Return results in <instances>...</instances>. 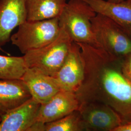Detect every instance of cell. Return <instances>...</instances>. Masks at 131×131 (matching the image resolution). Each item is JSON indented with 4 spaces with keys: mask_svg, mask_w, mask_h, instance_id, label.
<instances>
[{
    "mask_svg": "<svg viewBox=\"0 0 131 131\" xmlns=\"http://www.w3.org/2000/svg\"><path fill=\"white\" fill-rule=\"evenodd\" d=\"M79 111L84 131H114L123 123L113 108L98 102L82 103Z\"/></svg>",
    "mask_w": 131,
    "mask_h": 131,
    "instance_id": "obj_6",
    "label": "cell"
},
{
    "mask_svg": "<svg viewBox=\"0 0 131 131\" xmlns=\"http://www.w3.org/2000/svg\"><path fill=\"white\" fill-rule=\"evenodd\" d=\"M67 3V0H26V20L58 18Z\"/></svg>",
    "mask_w": 131,
    "mask_h": 131,
    "instance_id": "obj_14",
    "label": "cell"
},
{
    "mask_svg": "<svg viewBox=\"0 0 131 131\" xmlns=\"http://www.w3.org/2000/svg\"><path fill=\"white\" fill-rule=\"evenodd\" d=\"M114 131H131V122L123 123L116 128Z\"/></svg>",
    "mask_w": 131,
    "mask_h": 131,
    "instance_id": "obj_18",
    "label": "cell"
},
{
    "mask_svg": "<svg viewBox=\"0 0 131 131\" xmlns=\"http://www.w3.org/2000/svg\"><path fill=\"white\" fill-rule=\"evenodd\" d=\"M1 119H2V118H1V117H0V122L1 121Z\"/></svg>",
    "mask_w": 131,
    "mask_h": 131,
    "instance_id": "obj_20",
    "label": "cell"
},
{
    "mask_svg": "<svg viewBox=\"0 0 131 131\" xmlns=\"http://www.w3.org/2000/svg\"><path fill=\"white\" fill-rule=\"evenodd\" d=\"M31 97L40 104L46 103L61 90L56 79L34 68H26L21 78Z\"/></svg>",
    "mask_w": 131,
    "mask_h": 131,
    "instance_id": "obj_11",
    "label": "cell"
},
{
    "mask_svg": "<svg viewBox=\"0 0 131 131\" xmlns=\"http://www.w3.org/2000/svg\"><path fill=\"white\" fill-rule=\"evenodd\" d=\"M96 14L84 1L69 0L58 18L59 24L73 41L99 48L91 24V19Z\"/></svg>",
    "mask_w": 131,
    "mask_h": 131,
    "instance_id": "obj_2",
    "label": "cell"
},
{
    "mask_svg": "<svg viewBox=\"0 0 131 131\" xmlns=\"http://www.w3.org/2000/svg\"><path fill=\"white\" fill-rule=\"evenodd\" d=\"M40 105L32 97L1 117L0 131H30Z\"/></svg>",
    "mask_w": 131,
    "mask_h": 131,
    "instance_id": "obj_10",
    "label": "cell"
},
{
    "mask_svg": "<svg viewBox=\"0 0 131 131\" xmlns=\"http://www.w3.org/2000/svg\"><path fill=\"white\" fill-rule=\"evenodd\" d=\"M108 1H109V2H111L118 3H121V2H122L125 1L126 0H108ZM130 1H131V0H130Z\"/></svg>",
    "mask_w": 131,
    "mask_h": 131,
    "instance_id": "obj_19",
    "label": "cell"
},
{
    "mask_svg": "<svg viewBox=\"0 0 131 131\" xmlns=\"http://www.w3.org/2000/svg\"><path fill=\"white\" fill-rule=\"evenodd\" d=\"M31 97L21 79H0V117Z\"/></svg>",
    "mask_w": 131,
    "mask_h": 131,
    "instance_id": "obj_13",
    "label": "cell"
},
{
    "mask_svg": "<svg viewBox=\"0 0 131 131\" xmlns=\"http://www.w3.org/2000/svg\"><path fill=\"white\" fill-rule=\"evenodd\" d=\"M122 68L124 73L131 82V54L122 60Z\"/></svg>",
    "mask_w": 131,
    "mask_h": 131,
    "instance_id": "obj_17",
    "label": "cell"
},
{
    "mask_svg": "<svg viewBox=\"0 0 131 131\" xmlns=\"http://www.w3.org/2000/svg\"><path fill=\"white\" fill-rule=\"evenodd\" d=\"M80 102L75 92L61 90L38 109L36 123L45 124L79 110Z\"/></svg>",
    "mask_w": 131,
    "mask_h": 131,
    "instance_id": "obj_8",
    "label": "cell"
},
{
    "mask_svg": "<svg viewBox=\"0 0 131 131\" xmlns=\"http://www.w3.org/2000/svg\"><path fill=\"white\" fill-rule=\"evenodd\" d=\"M73 42L64 29L61 27L58 37L53 41L24 54L25 65L26 68H34L53 77L63 64Z\"/></svg>",
    "mask_w": 131,
    "mask_h": 131,
    "instance_id": "obj_3",
    "label": "cell"
},
{
    "mask_svg": "<svg viewBox=\"0 0 131 131\" xmlns=\"http://www.w3.org/2000/svg\"><path fill=\"white\" fill-rule=\"evenodd\" d=\"M84 131L79 110L44 124L43 131Z\"/></svg>",
    "mask_w": 131,
    "mask_h": 131,
    "instance_id": "obj_16",
    "label": "cell"
},
{
    "mask_svg": "<svg viewBox=\"0 0 131 131\" xmlns=\"http://www.w3.org/2000/svg\"><path fill=\"white\" fill-rule=\"evenodd\" d=\"M87 3L97 14L111 19L131 37V1L113 3L108 0H82Z\"/></svg>",
    "mask_w": 131,
    "mask_h": 131,
    "instance_id": "obj_12",
    "label": "cell"
},
{
    "mask_svg": "<svg viewBox=\"0 0 131 131\" xmlns=\"http://www.w3.org/2000/svg\"><path fill=\"white\" fill-rule=\"evenodd\" d=\"M60 30L58 18L26 20L19 26L17 31L11 36L10 41L24 54L52 42L58 37Z\"/></svg>",
    "mask_w": 131,
    "mask_h": 131,
    "instance_id": "obj_4",
    "label": "cell"
},
{
    "mask_svg": "<svg viewBox=\"0 0 131 131\" xmlns=\"http://www.w3.org/2000/svg\"><path fill=\"white\" fill-rule=\"evenodd\" d=\"M26 0H0V51L8 56L2 47L10 41L14 29L26 21Z\"/></svg>",
    "mask_w": 131,
    "mask_h": 131,
    "instance_id": "obj_9",
    "label": "cell"
},
{
    "mask_svg": "<svg viewBox=\"0 0 131 131\" xmlns=\"http://www.w3.org/2000/svg\"><path fill=\"white\" fill-rule=\"evenodd\" d=\"M92 28L99 47L120 59L131 54V37L116 22L101 14L91 19Z\"/></svg>",
    "mask_w": 131,
    "mask_h": 131,
    "instance_id": "obj_5",
    "label": "cell"
},
{
    "mask_svg": "<svg viewBox=\"0 0 131 131\" xmlns=\"http://www.w3.org/2000/svg\"><path fill=\"white\" fill-rule=\"evenodd\" d=\"M77 43L84 66V78L76 92L80 104L104 103L117 113L123 123L131 122V82L122 70L123 59L98 47Z\"/></svg>",
    "mask_w": 131,
    "mask_h": 131,
    "instance_id": "obj_1",
    "label": "cell"
},
{
    "mask_svg": "<svg viewBox=\"0 0 131 131\" xmlns=\"http://www.w3.org/2000/svg\"><path fill=\"white\" fill-rule=\"evenodd\" d=\"M84 62L79 44L72 42L68 54L60 70L53 77L61 90L76 92L84 78Z\"/></svg>",
    "mask_w": 131,
    "mask_h": 131,
    "instance_id": "obj_7",
    "label": "cell"
},
{
    "mask_svg": "<svg viewBox=\"0 0 131 131\" xmlns=\"http://www.w3.org/2000/svg\"><path fill=\"white\" fill-rule=\"evenodd\" d=\"M26 70L23 56L0 55V79H21Z\"/></svg>",
    "mask_w": 131,
    "mask_h": 131,
    "instance_id": "obj_15",
    "label": "cell"
}]
</instances>
